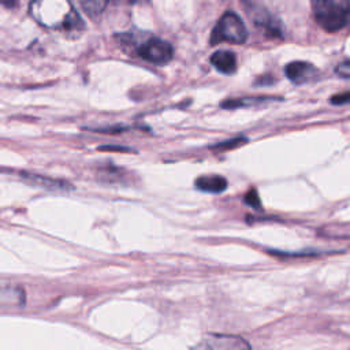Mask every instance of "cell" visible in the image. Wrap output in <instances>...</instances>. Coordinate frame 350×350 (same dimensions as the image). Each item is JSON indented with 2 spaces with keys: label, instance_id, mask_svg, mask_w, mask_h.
I'll list each match as a JSON object with an SVG mask.
<instances>
[{
  "label": "cell",
  "instance_id": "1",
  "mask_svg": "<svg viewBox=\"0 0 350 350\" xmlns=\"http://www.w3.org/2000/svg\"><path fill=\"white\" fill-rule=\"evenodd\" d=\"M31 16L45 27L78 30L83 22L68 0H33L30 5Z\"/></svg>",
  "mask_w": 350,
  "mask_h": 350
},
{
  "label": "cell",
  "instance_id": "2",
  "mask_svg": "<svg viewBox=\"0 0 350 350\" xmlns=\"http://www.w3.org/2000/svg\"><path fill=\"white\" fill-rule=\"evenodd\" d=\"M316 22L327 31H338L350 18V0H312Z\"/></svg>",
  "mask_w": 350,
  "mask_h": 350
},
{
  "label": "cell",
  "instance_id": "3",
  "mask_svg": "<svg viewBox=\"0 0 350 350\" xmlns=\"http://www.w3.org/2000/svg\"><path fill=\"white\" fill-rule=\"evenodd\" d=\"M247 38V31L243 21L232 11L224 12L217 21L216 26L211 33V45H216L219 42H230V44H243Z\"/></svg>",
  "mask_w": 350,
  "mask_h": 350
},
{
  "label": "cell",
  "instance_id": "4",
  "mask_svg": "<svg viewBox=\"0 0 350 350\" xmlns=\"http://www.w3.org/2000/svg\"><path fill=\"white\" fill-rule=\"evenodd\" d=\"M137 53L141 59L153 63V64H167L174 56V48L170 42L161 38H149L141 44L137 49Z\"/></svg>",
  "mask_w": 350,
  "mask_h": 350
},
{
  "label": "cell",
  "instance_id": "5",
  "mask_svg": "<svg viewBox=\"0 0 350 350\" xmlns=\"http://www.w3.org/2000/svg\"><path fill=\"white\" fill-rule=\"evenodd\" d=\"M193 350H250V346L239 336L208 335Z\"/></svg>",
  "mask_w": 350,
  "mask_h": 350
},
{
  "label": "cell",
  "instance_id": "6",
  "mask_svg": "<svg viewBox=\"0 0 350 350\" xmlns=\"http://www.w3.org/2000/svg\"><path fill=\"white\" fill-rule=\"evenodd\" d=\"M286 77L294 83H306L317 75V68L309 62H291L284 67Z\"/></svg>",
  "mask_w": 350,
  "mask_h": 350
},
{
  "label": "cell",
  "instance_id": "7",
  "mask_svg": "<svg viewBox=\"0 0 350 350\" xmlns=\"http://www.w3.org/2000/svg\"><path fill=\"white\" fill-rule=\"evenodd\" d=\"M25 290L18 284H0V308H21L25 305Z\"/></svg>",
  "mask_w": 350,
  "mask_h": 350
},
{
  "label": "cell",
  "instance_id": "8",
  "mask_svg": "<svg viewBox=\"0 0 350 350\" xmlns=\"http://www.w3.org/2000/svg\"><path fill=\"white\" fill-rule=\"evenodd\" d=\"M212 66L221 74H234L237 70V57L231 51H216L211 56Z\"/></svg>",
  "mask_w": 350,
  "mask_h": 350
},
{
  "label": "cell",
  "instance_id": "9",
  "mask_svg": "<svg viewBox=\"0 0 350 350\" xmlns=\"http://www.w3.org/2000/svg\"><path fill=\"white\" fill-rule=\"evenodd\" d=\"M196 187L205 193H221L227 189V180L216 174L202 175L196 179Z\"/></svg>",
  "mask_w": 350,
  "mask_h": 350
},
{
  "label": "cell",
  "instance_id": "10",
  "mask_svg": "<svg viewBox=\"0 0 350 350\" xmlns=\"http://www.w3.org/2000/svg\"><path fill=\"white\" fill-rule=\"evenodd\" d=\"M21 176L25 180H30V183L36 185V186H41L45 187L48 190H68L72 189L71 185H68L67 182L63 180H56L48 176H42V175H36V174H27V172H22Z\"/></svg>",
  "mask_w": 350,
  "mask_h": 350
},
{
  "label": "cell",
  "instance_id": "11",
  "mask_svg": "<svg viewBox=\"0 0 350 350\" xmlns=\"http://www.w3.org/2000/svg\"><path fill=\"white\" fill-rule=\"evenodd\" d=\"M79 1L85 14L92 19H94L103 14L109 0H79Z\"/></svg>",
  "mask_w": 350,
  "mask_h": 350
},
{
  "label": "cell",
  "instance_id": "12",
  "mask_svg": "<svg viewBox=\"0 0 350 350\" xmlns=\"http://www.w3.org/2000/svg\"><path fill=\"white\" fill-rule=\"evenodd\" d=\"M269 98H230V100H224L221 101L220 107L226 108V109H235V108H241V107H249L252 104H257L261 101H267Z\"/></svg>",
  "mask_w": 350,
  "mask_h": 350
},
{
  "label": "cell",
  "instance_id": "13",
  "mask_svg": "<svg viewBox=\"0 0 350 350\" xmlns=\"http://www.w3.org/2000/svg\"><path fill=\"white\" fill-rule=\"evenodd\" d=\"M247 142V138L245 137H237V138H231L226 142H220V144H216L212 146V149H217V150H227V149H234V148H238L243 144Z\"/></svg>",
  "mask_w": 350,
  "mask_h": 350
},
{
  "label": "cell",
  "instance_id": "14",
  "mask_svg": "<svg viewBox=\"0 0 350 350\" xmlns=\"http://www.w3.org/2000/svg\"><path fill=\"white\" fill-rule=\"evenodd\" d=\"M243 200H245V202H246L249 206H252V208H254V209H260V208H261V202H260L258 193H257L254 189L249 190V191L245 194Z\"/></svg>",
  "mask_w": 350,
  "mask_h": 350
},
{
  "label": "cell",
  "instance_id": "15",
  "mask_svg": "<svg viewBox=\"0 0 350 350\" xmlns=\"http://www.w3.org/2000/svg\"><path fill=\"white\" fill-rule=\"evenodd\" d=\"M329 103L334 105H342V104L350 103V92H343V93H338V94L332 96L329 98Z\"/></svg>",
  "mask_w": 350,
  "mask_h": 350
},
{
  "label": "cell",
  "instance_id": "16",
  "mask_svg": "<svg viewBox=\"0 0 350 350\" xmlns=\"http://www.w3.org/2000/svg\"><path fill=\"white\" fill-rule=\"evenodd\" d=\"M335 72L342 78H350V60H345L339 63L335 68Z\"/></svg>",
  "mask_w": 350,
  "mask_h": 350
},
{
  "label": "cell",
  "instance_id": "17",
  "mask_svg": "<svg viewBox=\"0 0 350 350\" xmlns=\"http://www.w3.org/2000/svg\"><path fill=\"white\" fill-rule=\"evenodd\" d=\"M98 149L105 150V152H126V153L134 152L133 149H130L127 146H116V145H104V146H100Z\"/></svg>",
  "mask_w": 350,
  "mask_h": 350
}]
</instances>
